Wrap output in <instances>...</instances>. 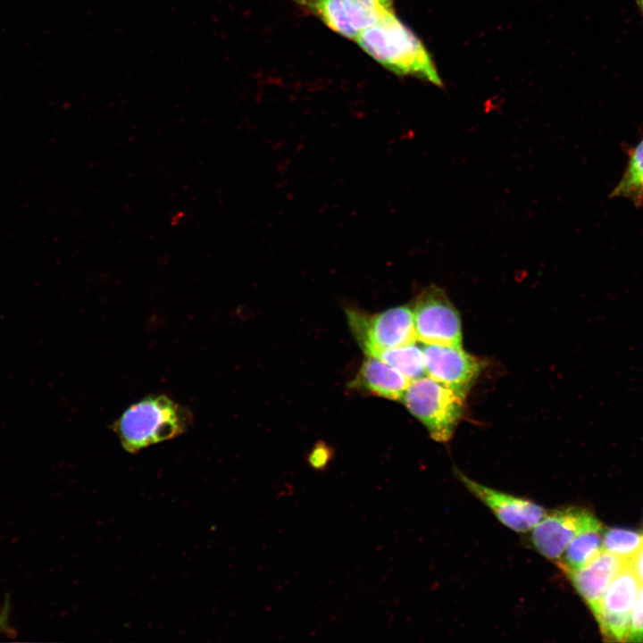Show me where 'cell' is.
Segmentation results:
<instances>
[{
  "instance_id": "52a82bcc",
  "label": "cell",
  "mask_w": 643,
  "mask_h": 643,
  "mask_svg": "<svg viewBox=\"0 0 643 643\" xmlns=\"http://www.w3.org/2000/svg\"><path fill=\"white\" fill-rule=\"evenodd\" d=\"M639 586L640 582L628 562L607 587L593 614L605 640L627 641L631 612Z\"/></svg>"
},
{
  "instance_id": "4fadbf2b",
  "label": "cell",
  "mask_w": 643,
  "mask_h": 643,
  "mask_svg": "<svg viewBox=\"0 0 643 643\" xmlns=\"http://www.w3.org/2000/svg\"><path fill=\"white\" fill-rule=\"evenodd\" d=\"M305 12L322 21L329 29L338 34L355 39L358 31L353 25L341 0H295Z\"/></svg>"
},
{
  "instance_id": "9a60e30c",
  "label": "cell",
  "mask_w": 643,
  "mask_h": 643,
  "mask_svg": "<svg viewBox=\"0 0 643 643\" xmlns=\"http://www.w3.org/2000/svg\"><path fill=\"white\" fill-rule=\"evenodd\" d=\"M414 344L381 351L375 357L394 368L410 381L422 378L426 374L424 354L422 348Z\"/></svg>"
},
{
  "instance_id": "8fae6325",
  "label": "cell",
  "mask_w": 643,
  "mask_h": 643,
  "mask_svg": "<svg viewBox=\"0 0 643 643\" xmlns=\"http://www.w3.org/2000/svg\"><path fill=\"white\" fill-rule=\"evenodd\" d=\"M410 380L383 361L368 356L352 386L391 400L402 399Z\"/></svg>"
},
{
  "instance_id": "ffe728a7",
  "label": "cell",
  "mask_w": 643,
  "mask_h": 643,
  "mask_svg": "<svg viewBox=\"0 0 643 643\" xmlns=\"http://www.w3.org/2000/svg\"><path fill=\"white\" fill-rule=\"evenodd\" d=\"M629 564L640 584H643V543L629 560Z\"/></svg>"
},
{
  "instance_id": "3957f363",
  "label": "cell",
  "mask_w": 643,
  "mask_h": 643,
  "mask_svg": "<svg viewBox=\"0 0 643 643\" xmlns=\"http://www.w3.org/2000/svg\"><path fill=\"white\" fill-rule=\"evenodd\" d=\"M463 398L447 386L423 376L410 381L402 400L434 440L447 442L461 418Z\"/></svg>"
},
{
  "instance_id": "5bb4252c",
  "label": "cell",
  "mask_w": 643,
  "mask_h": 643,
  "mask_svg": "<svg viewBox=\"0 0 643 643\" xmlns=\"http://www.w3.org/2000/svg\"><path fill=\"white\" fill-rule=\"evenodd\" d=\"M611 197H622L636 206L643 205V138L630 150L626 169Z\"/></svg>"
},
{
  "instance_id": "5b68a950",
  "label": "cell",
  "mask_w": 643,
  "mask_h": 643,
  "mask_svg": "<svg viewBox=\"0 0 643 643\" xmlns=\"http://www.w3.org/2000/svg\"><path fill=\"white\" fill-rule=\"evenodd\" d=\"M417 340L425 344L461 347L459 314L445 292L430 286L418 296L413 310Z\"/></svg>"
},
{
  "instance_id": "d6986e66",
  "label": "cell",
  "mask_w": 643,
  "mask_h": 643,
  "mask_svg": "<svg viewBox=\"0 0 643 643\" xmlns=\"http://www.w3.org/2000/svg\"><path fill=\"white\" fill-rule=\"evenodd\" d=\"M332 457L333 454L330 447L324 443H319L308 455L307 462L313 470L323 471L328 467Z\"/></svg>"
},
{
  "instance_id": "9c48e42d",
  "label": "cell",
  "mask_w": 643,
  "mask_h": 643,
  "mask_svg": "<svg viewBox=\"0 0 643 643\" xmlns=\"http://www.w3.org/2000/svg\"><path fill=\"white\" fill-rule=\"evenodd\" d=\"M422 350L427 375L464 397L481 370L480 360L461 347L426 344Z\"/></svg>"
},
{
  "instance_id": "e0dca14e",
  "label": "cell",
  "mask_w": 643,
  "mask_h": 643,
  "mask_svg": "<svg viewBox=\"0 0 643 643\" xmlns=\"http://www.w3.org/2000/svg\"><path fill=\"white\" fill-rule=\"evenodd\" d=\"M643 543V533L621 529L606 528L603 530V550L630 560Z\"/></svg>"
},
{
  "instance_id": "44dd1931",
  "label": "cell",
  "mask_w": 643,
  "mask_h": 643,
  "mask_svg": "<svg viewBox=\"0 0 643 643\" xmlns=\"http://www.w3.org/2000/svg\"><path fill=\"white\" fill-rule=\"evenodd\" d=\"M9 605L5 603L4 608L0 612V633L8 629Z\"/></svg>"
},
{
  "instance_id": "6da1fadb",
  "label": "cell",
  "mask_w": 643,
  "mask_h": 643,
  "mask_svg": "<svg viewBox=\"0 0 643 643\" xmlns=\"http://www.w3.org/2000/svg\"><path fill=\"white\" fill-rule=\"evenodd\" d=\"M355 40L388 71L442 85L426 48L395 13L363 29Z\"/></svg>"
},
{
  "instance_id": "7402d4cb",
  "label": "cell",
  "mask_w": 643,
  "mask_h": 643,
  "mask_svg": "<svg viewBox=\"0 0 643 643\" xmlns=\"http://www.w3.org/2000/svg\"><path fill=\"white\" fill-rule=\"evenodd\" d=\"M635 2L643 14V0H635Z\"/></svg>"
},
{
  "instance_id": "8992f818",
  "label": "cell",
  "mask_w": 643,
  "mask_h": 643,
  "mask_svg": "<svg viewBox=\"0 0 643 643\" xmlns=\"http://www.w3.org/2000/svg\"><path fill=\"white\" fill-rule=\"evenodd\" d=\"M598 525L601 522L588 509H553L529 531V542L539 555L556 564L576 535Z\"/></svg>"
},
{
  "instance_id": "7c38bea8",
  "label": "cell",
  "mask_w": 643,
  "mask_h": 643,
  "mask_svg": "<svg viewBox=\"0 0 643 643\" xmlns=\"http://www.w3.org/2000/svg\"><path fill=\"white\" fill-rule=\"evenodd\" d=\"M603 526L585 530L576 535L556 563L564 572L578 570L597 557L603 551Z\"/></svg>"
},
{
  "instance_id": "ac0fdd59",
  "label": "cell",
  "mask_w": 643,
  "mask_h": 643,
  "mask_svg": "<svg viewBox=\"0 0 643 643\" xmlns=\"http://www.w3.org/2000/svg\"><path fill=\"white\" fill-rule=\"evenodd\" d=\"M627 641L643 642V584L639 588L632 608Z\"/></svg>"
},
{
  "instance_id": "277c9868",
  "label": "cell",
  "mask_w": 643,
  "mask_h": 643,
  "mask_svg": "<svg viewBox=\"0 0 643 643\" xmlns=\"http://www.w3.org/2000/svg\"><path fill=\"white\" fill-rule=\"evenodd\" d=\"M350 329L363 352L375 357L381 351L415 343L413 313L397 306L376 314L355 309L347 312Z\"/></svg>"
},
{
  "instance_id": "30bf717a",
  "label": "cell",
  "mask_w": 643,
  "mask_h": 643,
  "mask_svg": "<svg viewBox=\"0 0 643 643\" xmlns=\"http://www.w3.org/2000/svg\"><path fill=\"white\" fill-rule=\"evenodd\" d=\"M629 560L603 550L585 566L564 572L592 614L611 581Z\"/></svg>"
},
{
  "instance_id": "ba28073f",
  "label": "cell",
  "mask_w": 643,
  "mask_h": 643,
  "mask_svg": "<svg viewBox=\"0 0 643 643\" xmlns=\"http://www.w3.org/2000/svg\"><path fill=\"white\" fill-rule=\"evenodd\" d=\"M455 473L471 494L484 504L501 523L514 531L529 532L547 512L531 500L485 486L458 470Z\"/></svg>"
},
{
  "instance_id": "2e32d148",
  "label": "cell",
  "mask_w": 643,
  "mask_h": 643,
  "mask_svg": "<svg viewBox=\"0 0 643 643\" xmlns=\"http://www.w3.org/2000/svg\"><path fill=\"white\" fill-rule=\"evenodd\" d=\"M341 2L359 34L394 13L393 0H341Z\"/></svg>"
},
{
  "instance_id": "7a4b0ae2",
  "label": "cell",
  "mask_w": 643,
  "mask_h": 643,
  "mask_svg": "<svg viewBox=\"0 0 643 643\" xmlns=\"http://www.w3.org/2000/svg\"><path fill=\"white\" fill-rule=\"evenodd\" d=\"M191 411L166 395H149L129 405L112 424L122 447L137 453L183 434L192 424Z\"/></svg>"
}]
</instances>
